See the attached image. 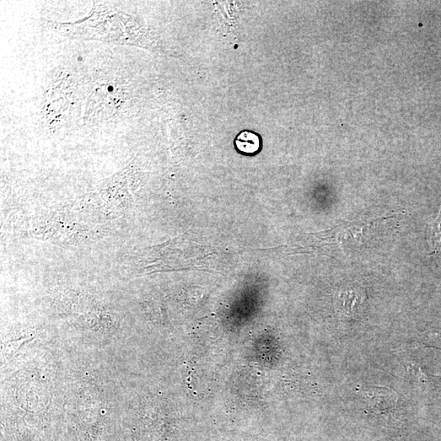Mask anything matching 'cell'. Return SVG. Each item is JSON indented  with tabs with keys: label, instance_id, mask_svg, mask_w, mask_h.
Returning <instances> with one entry per match:
<instances>
[{
	"label": "cell",
	"instance_id": "1",
	"mask_svg": "<svg viewBox=\"0 0 441 441\" xmlns=\"http://www.w3.org/2000/svg\"><path fill=\"white\" fill-rule=\"evenodd\" d=\"M393 217H381L368 220H351L320 233L306 234L294 240L289 246L298 254L333 255L335 252L359 248L374 238L380 224Z\"/></svg>",
	"mask_w": 441,
	"mask_h": 441
},
{
	"label": "cell",
	"instance_id": "2",
	"mask_svg": "<svg viewBox=\"0 0 441 441\" xmlns=\"http://www.w3.org/2000/svg\"><path fill=\"white\" fill-rule=\"evenodd\" d=\"M365 400L373 411H391L397 404V395L386 387L374 386L364 392Z\"/></svg>",
	"mask_w": 441,
	"mask_h": 441
},
{
	"label": "cell",
	"instance_id": "3",
	"mask_svg": "<svg viewBox=\"0 0 441 441\" xmlns=\"http://www.w3.org/2000/svg\"><path fill=\"white\" fill-rule=\"evenodd\" d=\"M235 147L242 155H252L259 152L262 146V140L259 134L244 130L235 139Z\"/></svg>",
	"mask_w": 441,
	"mask_h": 441
},
{
	"label": "cell",
	"instance_id": "4",
	"mask_svg": "<svg viewBox=\"0 0 441 441\" xmlns=\"http://www.w3.org/2000/svg\"><path fill=\"white\" fill-rule=\"evenodd\" d=\"M428 235L429 255H441V206L438 216L429 225Z\"/></svg>",
	"mask_w": 441,
	"mask_h": 441
},
{
	"label": "cell",
	"instance_id": "5",
	"mask_svg": "<svg viewBox=\"0 0 441 441\" xmlns=\"http://www.w3.org/2000/svg\"><path fill=\"white\" fill-rule=\"evenodd\" d=\"M357 294V292L348 291L343 293L341 296L342 308L347 313H352V311L359 303V295Z\"/></svg>",
	"mask_w": 441,
	"mask_h": 441
}]
</instances>
